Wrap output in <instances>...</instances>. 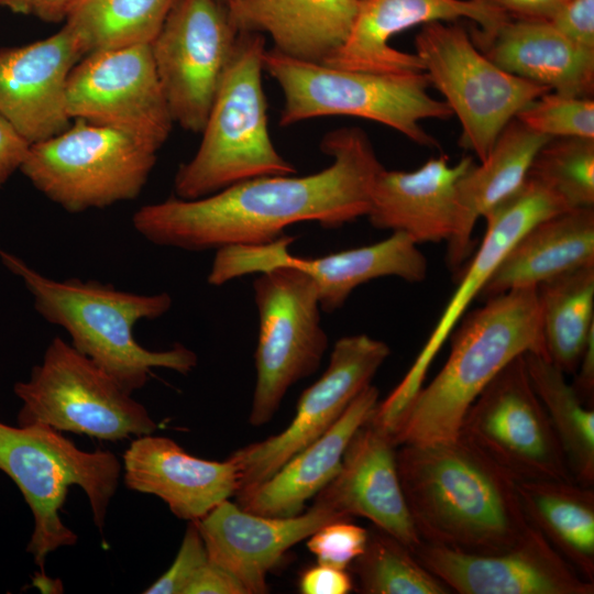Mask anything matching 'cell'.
I'll list each match as a JSON object with an SVG mask.
<instances>
[{
  "label": "cell",
  "instance_id": "cell-8",
  "mask_svg": "<svg viewBox=\"0 0 594 594\" xmlns=\"http://www.w3.org/2000/svg\"><path fill=\"white\" fill-rule=\"evenodd\" d=\"M158 151L119 130L75 119L59 134L31 144L20 172L48 200L79 213L135 199Z\"/></svg>",
  "mask_w": 594,
  "mask_h": 594
},
{
  "label": "cell",
  "instance_id": "cell-46",
  "mask_svg": "<svg viewBox=\"0 0 594 594\" xmlns=\"http://www.w3.org/2000/svg\"><path fill=\"white\" fill-rule=\"evenodd\" d=\"M41 0H0L1 8H6L15 14H34Z\"/></svg>",
  "mask_w": 594,
  "mask_h": 594
},
{
  "label": "cell",
  "instance_id": "cell-27",
  "mask_svg": "<svg viewBox=\"0 0 594 594\" xmlns=\"http://www.w3.org/2000/svg\"><path fill=\"white\" fill-rule=\"evenodd\" d=\"M360 0H237L228 7L239 33L267 34L273 50L326 63L345 42Z\"/></svg>",
  "mask_w": 594,
  "mask_h": 594
},
{
  "label": "cell",
  "instance_id": "cell-38",
  "mask_svg": "<svg viewBox=\"0 0 594 594\" xmlns=\"http://www.w3.org/2000/svg\"><path fill=\"white\" fill-rule=\"evenodd\" d=\"M209 560L196 520H189L172 565L147 588L145 594H184L197 572Z\"/></svg>",
  "mask_w": 594,
  "mask_h": 594
},
{
  "label": "cell",
  "instance_id": "cell-10",
  "mask_svg": "<svg viewBox=\"0 0 594 594\" xmlns=\"http://www.w3.org/2000/svg\"><path fill=\"white\" fill-rule=\"evenodd\" d=\"M416 55L430 85L461 123V147L484 161L498 134L516 114L549 87L495 65L455 23L424 24L415 36Z\"/></svg>",
  "mask_w": 594,
  "mask_h": 594
},
{
  "label": "cell",
  "instance_id": "cell-14",
  "mask_svg": "<svg viewBox=\"0 0 594 594\" xmlns=\"http://www.w3.org/2000/svg\"><path fill=\"white\" fill-rule=\"evenodd\" d=\"M295 238L282 235L258 244H233L217 250L209 278L223 285L252 273H264L279 266L295 267L314 282L321 310L341 308L360 285L385 276L422 282L427 260L417 244L402 232H393L374 244L344 250L315 258L294 256L288 246Z\"/></svg>",
  "mask_w": 594,
  "mask_h": 594
},
{
  "label": "cell",
  "instance_id": "cell-17",
  "mask_svg": "<svg viewBox=\"0 0 594 594\" xmlns=\"http://www.w3.org/2000/svg\"><path fill=\"white\" fill-rule=\"evenodd\" d=\"M569 208L539 182L527 177L510 196L485 217L486 232L475 256L414 364L386 399L378 402L373 418L393 431L399 417L421 388L428 369L446 340L460 322L470 304L479 298L485 284L516 241L532 226Z\"/></svg>",
  "mask_w": 594,
  "mask_h": 594
},
{
  "label": "cell",
  "instance_id": "cell-18",
  "mask_svg": "<svg viewBox=\"0 0 594 594\" xmlns=\"http://www.w3.org/2000/svg\"><path fill=\"white\" fill-rule=\"evenodd\" d=\"M413 553L460 594L594 593V582L583 579L531 525L512 547L497 552L471 553L421 541Z\"/></svg>",
  "mask_w": 594,
  "mask_h": 594
},
{
  "label": "cell",
  "instance_id": "cell-23",
  "mask_svg": "<svg viewBox=\"0 0 594 594\" xmlns=\"http://www.w3.org/2000/svg\"><path fill=\"white\" fill-rule=\"evenodd\" d=\"M123 468L129 490L160 497L179 519L202 518L240 488L231 459L194 457L166 437H136L123 454Z\"/></svg>",
  "mask_w": 594,
  "mask_h": 594
},
{
  "label": "cell",
  "instance_id": "cell-1",
  "mask_svg": "<svg viewBox=\"0 0 594 594\" xmlns=\"http://www.w3.org/2000/svg\"><path fill=\"white\" fill-rule=\"evenodd\" d=\"M320 147L332 157L320 172L255 177L197 199L170 197L139 208L132 226L155 245L205 251L271 242L298 222L333 229L366 217L384 168L370 138L343 127L328 132Z\"/></svg>",
  "mask_w": 594,
  "mask_h": 594
},
{
  "label": "cell",
  "instance_id": "cell-34",
  "mask_svg": "<svg viewBox=\"0 0 594 594\" xmlns=\"http://www.w3.org/2000/svg\"><path fill=\"white\" fill-rule=\"evenodd\" d=\"M356 590L363 594H449L398 539L374 526L365 549L352 563Z\"/></svg>",
  "mask_w": 594,
  "mask_h": 594
},
{
  "label": "cell",
  "instance_id": "cell-39",
  "mask_svg": "<svg viewBox=\"0 0 594 594\" xmlns=\"http://www.w3.org/2000/svg\"><path fill=\"white\" fill-rule=\"evenodd\" d=\"M546 21L574 44L594 50V0H566Z\"/></svg>",
  "mask_w": 594,
  "mask_h": 594
},
{
  "label": "cell",
  "instance_id": "cell-45",
  "mask_svg": "<svg viewBox=\"0 0 594 594\" xmlns=\"http://www.w3.org/2000/svg\"><path fill=\"white\" fill-rule=\"evenodd\" d=\"M79 0H41L34 15L46 23L65 21Z\"/></svg>",
  "mask_w": 594,
  "mask_h": 594
},
{
  "label": "cell",
  "instance_id": "cell-5",
  "mask_svg": "<svg viewBox=\"0 0 594 594\" xmlns=\"http://www.w3.org/2000/svg\"><path fill=\"white\" fill-rule=\"evenodd\" d=\"M265 53L261 34H239L199 147L176 172V197L197 199L251 178L296 173L268 132L262 78Z\"/></svg>",
  "mask_w": 594,
  "mask_h": 594
},
{
  "label": "cell",
  "instance_id": "cell-19",
  "mask_svg": "<svg viewBox=\"0 0 594 594\" xmlns=\"http://www.w3.org/2000/svg\"><path fill=\"white\" fill-rule=\"evenodd\" d=\"M459 19L477 23L472 38L481 40L512 18L486 0H360L345 42L323 64L382 74L424 72L416 54L396 50L389 40L419 24Z\"/></svg>",
  "mask_w": 594,
  "mask_h": 594
},
{
  "label": "cell",
  "instance_id": "cell-3",
  "mask_svg": "<svg viewBox=\"0 0 594 594\" xmlns=\"http://www.w3.org/2000/svg\"><path fill=\"white\" fill-rule=\"evenodd\" d=\"M0 260L23 282L35 310L47 322L63 328L72 346L128 393L144 387L153 369L187 374L197 366L196 353L183 344L151 351L134 338L140 321L157 319L170 309L169 294H136L91 279H54L1 248Z\"/></svg>",
  "mask_w": 594,
  "mask_h": 594
},
{
  "label": "cell",
  "instance_id": "cell-21",
  "mask_svg": "<svg viewBox=\"0 0 594 594\" xmlns=\"http://www.w3.org/2000/svg\"><path fill=\"white\" fill-rule=\"evenodd\" d=\"M396 451L392 432L370 417L352 436L339 472L314 504L348 518H367L414 551L422 540L404 497Z\"/></svg>",
  "mask_w": 594,
  "mask_h": 594
},
{
  "label": "cell",
  "instance_id": "cell-25",
  "mask_svg": "<svg viewBox=\"0 0 594 594\" xmlns=\"http://www.w3.org/2000/svg\"><path fill=\"white\" fill-rule=\"evenodd\" d=\"M380 392L366 386L337 422L317 440L292 457L264 482L235 494L245 510L270 517H292L304 512L339 472L344 451L354 432L372 416Z\"/></svg>",
  "mask_w": 594,
  "mask_h": 594
},
{
  "label": "cell",
  "instance_id": "cell-4",
  "mask_svg": "<svg viewBox=\"0 0 594 594\" xmlns=\"http://www.w3.org/2000/svg\"><path fill=\"white\" fill-rule=\"evenodd\" d=\"M459 323L447 362L399 417L397 447L457 438L466 410L503 367L527 352L547 356L536 287L488 298Z\"/></svg>",
  "mask_w": 594,
  "mask_h": 594
},
{
  "label": "cell",
  "instance_id": "cell-6",
  "mask_svg": "<svg viewBox=\"0 0 594 594\" xmlns=\"http://www.w3.org/2000/svg\"><path fill=\"white\" fill-rule=\"evenodd\" d=\"M264 70L283 91L279 125L328 116H351L387 125L416 144L439 147L421 120H448L449 106L428 94L424 72L382 74L301 61L266 50Z\"/></svg>",
  "mask_w": 594,
  "mask_h": 594
},
{
  "label": "cell",
  "instance_id": "cell-12",
  "mask_svg": "<svg viewBox=\"0 0 594 594\" xmlns=\"http://www.w3.org/2000/svg\"><path fill=\"white\" fill-rule=\"evenodd\" d=\"M239 34L219 0L175 1L150 44L174 124L202 131Z\"/></svg>",
  "mask_w": 594,
  "mask_h": 594
},
{
  "label": "cell",
  "instance_id": "cell-37",
  "mask_svg": "<svg viewBox=\"0 0 594 594\" xmlns=\"http://www.w3.org/2000/svg\"><path fill=\"white\" fill-rule=\"evenodd\" d=\"M369 530L350 521H330L307 539L319 564L346 570L365 549Z\"/></svg>",
  "mask_w": 594,
  "mask_h": 594
},
{
  "label": "cell",
  "instance_id": "cell-11",
  "mask_svg": "<svg viewBox=\"0 0 594 594\" xmlns=\"http://www.w3.org/2000/svg\"><path fill=\"white\" fill-rule=\"evenodd\" d=\"M253 292L258 338L249 422L260 427L272 420L294 384L318 370L328 337L320 323L317 288L304 272L279 266L260 273Z\"/></svg>",
  "mask_w": 594,
  "mask_h": 594
},
{
  "label": "cell",
  "instance_id": "cell-30",
  "mask_svg": "<svg viewBox=\"0 0 594 594\" xmlns=\"http://www.w3.org/2000/svg\"><path fill=\"white\" fill-rule=\"evenodd\" d=\"M529 525L586 581L594 582V490L573 480H521Z\"/></svg>",
  "mask_w": 594,
  "mask_h": 594
},
{
  "label": "cell",
  "instance_id": "cell-36",
  "mask_svg": "<svg viewBox=\"0 0 594 594\" xmlns=\"http://www.w3.org/2000/svg\"><path fill=\"white\" fill-rule=\"evenodd\" d=\"M524 125L549 138L594 139V101L549 91L525 108L516 117Z\"/></svg>",
  "mask_w": 594,
  "mask_h": 594
},
{
  "label": "cell",
  "instance_id": "cell-42",
  "mask_svg": "<svg viewBox=\"0 0 594 594\" xmlns=\"http://www.w3.org/2000/svg\"><path fill=\"white\" fill-rule=\"evenodd\" d=\"M29 147L30 143L0 116V187L20 170Z\"/></svg>",
  "mask_w": 594,
  "mask_h": 594
},
{
  "label": "cell",
  "instance_id": "cell-41",
  "mask_svg": "<svg viewBox=\"0 0 594 594\" xmlns=\"http://www.w3.org/2000/svg\"><path fill=\"white\" fill-rule=\"evenodd\" d=\"M184 594H248L242 583L210 559L197 572Z\"/></svg>",
  "mask_w": 594,
  "mask_h": 594
},
{
  "label": "cell",
  "instance_id": "cell-16",
  "mask_svg": "<svg viewBox=\"0 0 594 594\" xmlns=\"http://www.w3.org/2000/svg\"><path fill=\"white\" fill-rule=\"evenodd\" d=\"M391 354L389 346L367 334L339 339L324 373L305 389L290 424L279 433L235 450L229 459L240 473L238 492L253 487L317 440L341 417L350 403L371 384Z\"/></svg>",
  "mask_w": 594,
  "mask_h": 594
},
{
  "label": "cell",
  "instance_id": "cell-29",
  "mask_svg": "<svg viewBox=\"0 0 594 594\" xmlns=\"http://www.w3.org/2000/svg\"><path fill=\"white\" fill-rule=\"evenodd\" d=\"M550 139L513 118L485 160L473 163L460 177L457 183V230L447 242V261L452 271L459 270L470 254L477 220L522 185L534 158Z\"/></svg>",
  "mask_w": 594,
  "mask_h": 594
},
{
  "label": "cell",
  "instance_id": "cell-47",
  "mask_svg": "<svg viewBox=\"0 0 594 594\" xmlns=\"http://www.w3.org/2000/svg\"><path fill=\"white\" fill-rule=\"evenodd\" d=\"M219 1L222 2L228 8L230 4H232L237 0H219Z\"/></svg>",
  "mask_w": 594,
  "mask_h": 594
},
{
  "label": "cell",
  "instance_id": "cell-7",
  "mask_svg": "<svg viewBox=\"0 0 594 594\" xmlns=\"http://www.w3.org/2000/svg\"><path fill=\"white\" fill-rule=\"evenodd\" d=\"M0 471L19 487L32 512L34 529L26 550L44 572L47 554L78 539L59 516L69 487L84 490L94 524L101 531L121 463L110 451L80 450L51 427H12L0 421Z\"/></svg>",
  "mask_w": 594,
  "mask_h": 594
},
{
  "label": "cell",
  "instance_id": "cell-20",
  "mask_svg": "<svg viewBox=\"0 0 594 594\" xmlns=\"http://www.w3.org/2000/svg\"><path fill=\"white\" fill-rule=\"evenodd\" d=\"M82 57L65 25L33 43L0 48V116L30 145L72 124L67 84Z\"/></svg>",
  "mask_w": 594,
  "mask_h": 594
},
{
  "label": "cell",
  "instance_id": "cell-31",
  "mask_svg": "<svg viewBox=\"0 0 594 594\" xmlns=\"http://www.w3.org/2000/svg\"><path fill=\"white\" fill-rule=\"evenodd\" d=\"M548 359L574 374L594 332V265L571 270L536 287Z\"/></svg>",
  "mask_w": 594,
  "mask_h": 594
},
{
  "label": "cell",
  "instance_id": "cell-22",
  "mask_svg": "<svg viewBox=\"0 0 594 594\" xmlns=\"http://www.w3.org/2000/svg\"><path fill=\"white\" fill-rule=\"evenodd\" d=\"M339 519L350 518L317 504L296 516L270 517L227 499L196 522L209 559L232 573L248 594H263L267 574L292 547Z\"/></svg>",
  "mask_w": 594,
  "mask_h": 594
},
{
  "label": "cell",
  "instance_id": "cell-44",
  "mask_svg": "<svg viewBox=\"0 0 594 594\" xmlns=\"http://www.w3.org/2000/svg\"><path fill=\"white\" fill-rule=\"evenodd\" d=\"M572 386L579 394L582 402L593 408L594 400V332L591 333L578 369Z\"/></svg>",
  "mask_w": 594,
  "mask_h": 594
},
{
  "label": "cell",
  "instance_id": "cell-32",
  "mask_svg": "<svg viewBox=\"0 0 594 594\" xmlns=\"http://www.w3.org/2000/svg\"><path fill=\"white\" fill-rule=\"evenodd\" d=\"M531 385L543 405L566 459L573 481L594 484V410L546 355L524 354Z\"/></svg>",
  "mask_w": 594,
  "mask_h": 594
},
{
  "label": "cell",
  "instance_id": "cell-13",
  "mask_svg": "<svg viewBox=\"0 0 594 594\" xmlns=\"http://www.w3.org/2000/svg\"><path fill=\"white\" fill-rule=\"evenodd\" d=\"M460 435L516 481L573 480L524 354L503 367L471 404Z\"/></svg>",
  "mask_w": 594,
  "mask_h": 594
},
{
  "label": "cell",
  "instance_id": "cell-40",
  "mask_svg": "<svg viewBox=\"0 0 594 594\" xmlns=\"http://www.w3.org/2000/svg\"><path fill=\"white\" fill-rule=\"evenodd\" d=\"M298 587L302 594H346L354 583L346 570L318 563L302 572Z\"/></svg>",
  "mask_w": 594,
  "mask_h": 594
},
{
  "label": "cell",
  "instance_id": "cell-2",
  "mask_svg": "<svg viewBox=\"0 0 594 594\" xmlns=\"http://www.w3.org/2000/svg\"><path fill=\"white\" fill-rule=\"evenodd\" d=\"M396 461L422 541L492 553L512 547L529 526L517 481L462 435L398 446Z\"/></svg>",
  "mask_w": 594,
  "mask_h": 594
},
{
  "label": "cell",
  "instance_id": "cell-28",
  "mask_svg": "<svg viewBox=\"0 0 594 594\" xmlns=\"http://www.w3.org/2000/svg\"><path fill=\"white\" fill-rule=\"evenodd\" d=\"M594 265V207L548 217L526 231L506 253L479 298L537 287L574 268Z\"/></svg>",
  "mask_w": 594,
  "mask_h": 594
},
{
  "label": "cell",
  "instance_id": "cell-24",
  "mask_svg": "<svg viewBox=\"0 0 594 594\" xmlns=\"http://www.w3.org/2000/svg\"><path fill=\"white\" fill-rule=\"evenodd\" d=\"M473 163L464 156L451 165L448 155H440L410 172L383 168L372 188L369 221L416 244L448 242L458 223L457 183Z\"/></svg>",
  "mask_w": 594,
  "mask_h": 594
},
{
  "label": "cell",
  "instance_id": "cell-26",
  "mask_svg": "<svg viewBox=\"0 0 594 594\" xmlns=\"http://www.w3.org/2000/svg\"><path fill=\"white\" fill-rule=\"evenodd\" d=\"M473 42L507 73L562 95L593 96L594 50L569 41L546 20L509 19L492 36Z\"/></svg>",
  "mask_w": 594,
  "mask_h": 594
},
{
  "label": "cell",
  "instance_id": "cell-43",
  "mask_svg": "<svg viewBox=\"0 0 594 594\" xmlns=\"http://www.w3.org/2000/svg\"><path fill=\"white\" fill-rule=\"evenodd\" d=\"M512 19L547 20L566 0H486Z\"/></svg>",
  "mask_w": 594,
  "mask_h": 594
},
{
  "label": "cell",
  "instance_id": "cell-48",
  "mask_svg": "<svg viewBox=\"0 0 594 594\" xmlns=\"http://www.w3.org/2000/svg\"><path fill=\"white\" fill-rule=\"evenodd\" d=\"M0 8H1V6H0Z\"/></svg>",
  "mask_w": 594,
  "mask_h": 594
},
{
  "label": "cell",
  "instance_id": "cell-9",
  "mask_svg": "<svg viewBox=\"0 0 594 594\" xmlns=\"http://www.w3.org/2000/svg\"><path fill=\"white\" fill-rule=\"evenodd\" d=\"M13 391L22 403L18 426L42 425L107 441L157 429L132 394L61 337L50 342L29 380Z\"/></svg>",
  "mask_w": 594,
  "mask_h": 594
},
{
  "label": "cell",
  "instance_id": "cell-35",
  "mask_svg": "<svg viewBox=\"0 0 594 594\" xmlns=\"http://www.w3.org/2000/svg\"><path fill=\"white\" fill-rule=\"evenodd\" d=\"M527 177L549 188L570 209L594 207V139H550L537 153Z\"/></svg>",
  "mask_w": 594,
  "mask_h": 594
},
{
  "label": "cell",
  "instance_id": "cell-15",
  "mask_svg": "<svg viewBox=\"0 0 594 594\" xmlns=\"http://www.w3.org/2000/svg\"><path fill=\"white\" fill-rule=\"evenodd\" d=\"M67 111L72 120L119 130L158 150L174 125L150 44L84 56L68 79Z\"/></svg>",
  "mask_w": 594,
  "mask_h": 594
},
{
  "label": "cell",
  "instance_id": "cell-33",
  "mask_svg": "<svg viewBox=\"0 0 594 594\" xmlns=\"http://www.w3.org/2000/svg\"><path fill=\"white\" fill-rule=\"evenodd\" d=\"M176 0H79L65 19L84 56L151 44Z\"/></svg>",
  "mask_w": 594,
  "mask_h": 594
}]
</instances>
